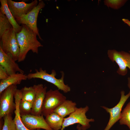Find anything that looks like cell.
I'll return each instance as SVG.
<instances>
[{"instance_id":"1","label":"cell","mask_w":130,"mask_h":130,"mask_svg":"<svg viewBox=\"0 0 130 130\" xmlns=\"http://www.w3.org/2000/svg\"><path fill=\"white\" fill-rule=\"evenodd\" d=\"M22 26L21 31L16 33L20 49L18 62L23 61L25 59L29 51L38 54L39 48L43 46L37 39V35L35 33L26 25H22Z\"/></svg>"},{"instance_id":"2","label":"cell","mask_w":130,"mask_h":130,"mask_svg":"<svg viewBox=\"0 0 130 130\" xmlns=\"http://www.w3.org/2000/svg\"><path fill=\"white\" fill-rule=\"evenodd\" d=\"M0 46L3 52L11 56L16 61H18L20 49L13 27L6 31L1 38Z\"/></svg>"},{"instance_id":"3","label":"cell","mask_w":130,"mask_h":130,"mask_svg":"<svg viewBox=\"0 0 130 130\" xmlns=\"http://www.w3.org/2000/svg\"><path fill=\"white\" fill-rule=\"evenodd\" d=\"M51 72L50 74H48L46 70H43L42 68H40L39 70L36 69L34 73H28L27 75V79H30L35 78L42 79L53 84L58 88V90L62 91L65 93L70 91V87L64 83V72H61V78L57 79L55 77L56 74L55 71L53 70Z\"/></svg>"},{"instance_id":"4","label":"cell","mask_w":130,"mask_h":130,"mask_svg":"<svg viewBox=\"0 0 130 130\" xmlns=\"http://www.w3.org/2000/svg\"><path fill=\"white\" fill-rule=\"evenodd\" d=\"M89 107L86 106L84 107H77L75 110L67 117L64 118L61 129L64 130L66 127L74 124L78 123L81 125V130H86L91 127L90 122H94L95 120L92 118H87L86 115L88 111Z\"/></svg>"},{"instance_id":"5","label":"cell","mask_w":130,"mask_h":130,"mask_svg":"<svg viewBox=\"0 0 130 130\" xmlns=\"http://www.w3.org/2000/svg\"><path fill=\"white\" fill-rule=\"evenodd\" d=\"M17 89V85H12L7 88L0 94V119L7 114H12L14 111L16 105L13 99Z\"/></svg>"},{"instance_id":"6","label":"cell","mask_w":130,"mask_h":130,"mask_svg":"<svg viewBox=\"0 0 130 130\" xmlns=\"http://www.w3.org/2000/svg\"><path fill=\"white\" fill-rule=\"evenodd\" d=\"M66 99V97L58 90L50 89L47 91L43 102L42 114L46 116Z\"/></svg>"},{"instance_id":"7","label":"cell","mask_w":130,"mask_h":130,"mask_svg":"<svg viewBox=\"0 0 130 130\" xmlns=\"http://www.w3.org/2000/svg\"><path fill=\"white\" fill-rule=\"evenodd\" d=\"M45 5L43 1L39 0L38 5L30 11L20 18L16 20L18 24L25 25L29 27L37 34L41 40L42 39L37 27V20L39 12L44 7Z\"/></svg>"},{"instance_id":"8","label":"cell","mask_w":130,"mask_h":130,"mask_svg":"<svg viewBox=\"0 0 130 130\" xmlns=\"http://www.w3.org/2000/svg\"><path fill=\"white\" fill-rule=\"evenodd\" d=\"M107 54L110 59L118 65L119 68L117 72L123 76L126 75L128 71L127 67L130 70V53L124 51L110 50L108 51Z\"/></svg>"},{"instance_id":"9","label":"cell","mask_w":130,"mask_h":130,"mask_svg":"<svg viewBox=\"0 0 130 130\" xmlns=\"http://www.w3.org/2000/svg\"><path fill=\"white\" fill-rule=\"evenodd\" d=\"M121 96L118 103L114 107L110 108L103 106L104 109L110 114L109 122L104 130H109L113 125L119 120L122 108L125 103L130 97V91L127 94L125 95V92L122 91L121 92Z\"/></svg>"},{"instance_id":"10","label":"cell","mask_w":130,"mask_h":130,"mask_svg":"<svg viewBox=\"0 0 130 130\" xmlns=\"http://www.w3.org/2000/svg\"><path fill=\"white\" fill-rule=\"evenodd\" d=\"M7 1L9 9L16 20L27 14L38 4L37 0L28 3L23 1L17 2L11 0Z\"/></svg>"},{"instance_id":"11","label":"cell","mask_w":130,"mask_h":130,"mask_svg":"<svg viewBox=\"0 0 130 130\" xmlns=\"http://www.w3.org/2000/svg\"><path fill=\"white\" fill-rule=\"evenodd\" d=\"M43 116H38L31 114L21 116L22 122L25 126L30 130L40 129L46 130H53L49 126Z\"/></svg>"},{"instance_id":"12","label":"cell","mask_w":130,"mask_h":130,"mask_svg":"<svg viewBox=\"0 0 130 130\" xmlns=\"http://www.w3.org/2000/svg\"><path fill=\"white\" fill-rule=\"evenodd\" d=\"M0 65L4 68L9 76L18 72L24 73L16 61L11 56L6 54L0 46Z\"/></svg>"},{"instance_id":"13","label":"cell","mask_w":130,"mask_h":130,"mask_svg":"<svg viewBox=\"0 0 130 130\" xmlns=\"http://www.w3.org/2000/svg\"><path fill=\"white\" fill-rule=\"evenodd\" d=\"M36 92L35 100L33 104L31 114L38 116L42 114L43 102L47 92V87L42 84L34 85Z\"/></svg>"},{"instance_id":"14","label":"cell","mask_w":130,"mask_h":130,"mask_svg":"<svg viewBox=\"0 0 130 130\" xmlns=\"http://www.w3.org/2000/svg\"><path fill=\"white\" fill-rule=\"evenodd\" d=\"M27 79V75L24 73H17L9 76L6 78L0 80V94L5 89L12 85L20 84L21 81Z\"/></svg>"},{"instance_id":"15","label":"cell","mask_w":130,"mask_h":130,"mask_svg":"<svg viewBox=\"0 0 130 130\" xmlns=\"http://www.w3.org/2000/svg\"><path fill=\"white\" fill-rule=\"evenodd\" d=\"M76 103L72 101L66 99L59 105L54 110L58 115L64 118L67 115H69L75 110Z\"/></svg>"},{"instance_id":"16","label":"cell","mask_w":130,"mask_h":130,"mask_svg":"<svg viewBox=\"0 0 130 130\" xmlns=\"http://www.w3.org/2000/svg\"><path fill=\"white\" fill-rule=\"evenodd\" d=\"M20 90L17 89L14 95V98L16 108L14 111L15 117L13 120L17 130H30L25 126L21 119L19 108L20 102L21 98V93ZM37 130H39V129H38Z\"/></svg>"},{"instance_id":"17","label":"cell","mask_w":130,"mask_h":130,"mask_svg":"<svg viewBox=\"0 0 130 130\" xmlns=\"http://www.w3.org/2000/svg\"><path fill=\"white\" fill-rule=\"evenodd\" d=\"M1 6L0 12L5 15L11 24L14 30L16 33H18L21 30L22 26H20L16 21L8 6L7 0H0Z\"/></svg>"},{"instance_id":"18","label":"cell","mask_w":130,"mask_h":130,"mask_svg":"<svg viewBox=\"0 0 130 130\" xmlns=\"http://www.w3.org/2000/svg\"><path fill=\"white\" fill-rule=\"evenodd\" d=\"M64 118L53 112L46 117L45 120L52 130H59L62 128Z\"/></svg>"},{"instance_id":"19","label":"cell","mask_w":130,"mask_h":130,"mask_svg":"<svg viewBox=\"0 0 130 130\" xmlns=\"http://www.w3.org/2000/svg\"><path fill=\"white\" fill-rule=\"evenodd\" d=\"M20 90L21 93V99L28 101L33 104L36 94L33 86L29 87L25 86Z\"/></svg>"},{"instance_id":"20","label":"cell","mask_w":130,"mask_h":130,"mask_svg":"<svg viewBox=\"0 0 130 130\" xmlns=\"http://www.w3.org/2000/svg\"><path fill=\"white\" fill-rule=\"evenodd\" d=\"M119 122L121 125H125L130 130V101L121 112Z\"/></svg>"},{"instance_id":"21","label":"cell","mask_w":130,"mask_h":130,"mask_svg":"<svg viewBox=\"0 0 130 130\" xmlns=\"http://www.w3.org/2000/svg\"><path fill=\"white\" fill-rule=\"evenodd\" d=\"M33 105L30 102L21 99L19 105L20 116L31 114Z\"/></svg>"},{"instance_id":"22","label":"cell","mask_w":130,"mask_h":130,"mask_svg":"<svg viewBox=\"0 0 130 130\" xmlns=\"http://www.w3.org/2000/svg\"><path fill=\"white\" fill-rule=\"evenodd\" d=\"M13 26L6 15L0 12V38L7 30Z\"/></svg>"},{"instance_id":"23","label":"cell","mask_w":130,"mask_h":130,"mask_svg":"<svg viewBox=\"0 0 130 130\" xmlns=\"http://www.w3.org/2000/svg\"><path fill=\"white\" fill-rule=\"evenodd\" d=\"M12 115L7 114L3 118L4 124L2 130H17Z\"/></svg>"},{"instance_id":"24","label":"cell","mask_w":130,"mask_h":130,"mask_svg":"<svg viewBox=\"0 0 130 130\" xmlns=\"http://www.w3.org/2000/svg\"><path fill=\"white\" fill-rule=\"evenodd\" d=\"M127 1L125 0H106L104 2V4L108 7L118 9L124 5Z\"/></svg>"},{"instance_id":"25","label":"cell","mask_w":130,"mask_h":130,"mask_svg":"<svg viewBox=\"0 0 130 130\" xmlns=\"http://www.w3.org/2000/svg\"><path fill=\"white\" fill-rule=\"evenodd\" d=\"M9 76L4 68L0 65V80L5 79L8 77Z\"/></svg>"},{"instance_id":"26","label":"cell","mask_w":130,"mask_h":130,"mask_svg":"<svg viewBox=\"0 0 130 130\" xmlns=\"http://www.w3.org/2000/svg\"><path fill=\"white\" fill-rule=\"evenodd\" d=\"M122 20L125 23L127 24L130 27V21L128 19H123Z\"/></svg>"},{"instance_id":"27","label":"cell","mask_w":130,"mask_h":130,"mask_svg":"<svg viewBox=\"0 0 130 130\" xmlns=\"http://www.w3.org/2000/svg\"><path fill=\"white\" fill-rule=\"evenodd\" d=\"M128 86L130 90V77H129L128 78Z\"/></svg>"},{"instance_id":"28","label":"cell","mask_w":130,"mask_h":130,"mask_svg":"<svg viewBox=\"0 0 130 130\" xmlns=\"http://www.w3.org/2000/svg\"><path fill=\"white\" fill-rule=\"evenodd\" d=\"M80 124H78L77 126V129L78 130H81L80 128Z\"/></svg>"},{"instance_id":"29","label":"cell","mask_w":130,"mask_h":130,"mask_svg":"<svg viewBox=\"0 0 130 130\" xmlns=\"http://www.w3.org/2000/svg\"><path fill=\"white\" fill-rule=\"evenodd\" d=\"M56 8L58 9V8H59V7L58 6H57Z\"/></svg>"},{"instance_id":"30","label":"cell","mask_w":130,"mask_h":130,"mask_svg":"<svg viewBox=\"0 0 130 130\" xmlns=\"http://www.w3.org/2000/svg\"><path fill=\"white\" fill-rule=\"evenodd\" d=\"M129 52L130 53V51H129Z\"/></svg>"}]
</instances>
